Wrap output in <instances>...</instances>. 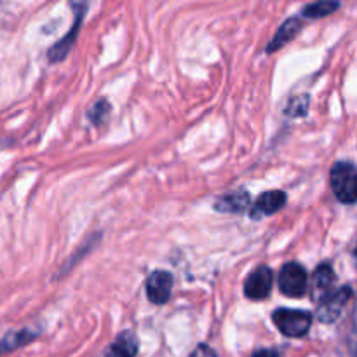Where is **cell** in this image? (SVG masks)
<instances>
[{"label": "cell", "instance_id": "12", "mask_svg": "<svg viewBox=\"0 0 357 357\" xmlns=\"http://www.w3.org/2000/svg\"><path fill=\"white\" fill-rule=\"evenodd\" d=\"M300 20L298 17H291V20L286 21L284 24H282L281 28H279V31L275 33V37L272 38V42L268 44L267 47V52H272V51H278V49H281L282 45L288 44L291 38L296 37V33L300 31Z\"/></svg>", "mask_w": 357, "mask_h": 357}, {"label": "cell", "instance_id": "15", "mask_svg": "<svg viewBox=\"0 0 357 357\" xmlns=\"http://www.w3.org/2000/svg\"><path fill=\"white\" fill-rule=\"evenodd\" d=\"M307 108H309V98L296 96L286 107V115H289V117H300V115L307 114Z\"/></svg>", "mask_w": 357, "mask_h": 357}, {"label": "cell", "instance_id": "16", "mask_svg": "<svg viewBox=\"0 0 357 357\" xmlns=\"http://www.w3.org/2000/svg\"><path fill=\"white\" fill-rule=\"evenodd\" d=\"M108 110H110V105H108L107 101H103V100L98 101V103L89 110V119L94 122V124H101V122H103V119L107 117Z\"/></svg>", "mask_w": 357, "mask_h": 357}, {"label": "cell", "instance_id": "4", "mask_svg": "<svg viewBox=\"0 0 357 357\" xmlns=\"http://www.w3.org/2000/svg\"><path fill=\"white\" fill-rule=\"evenodd\" d=\"M352 300V288L351 286H344V288L337 289L331 293L328 298L319 302V309H317V319L324 324H331L340 317L342 310L345 309L349 302Z\"/></svg>", "mask_w": 357, "mask_h": 357}, {"label": "cell", "instance_id": "17", "mask_svg": "<svg viewBox=\"0 0 357 357\" xmlns=\"http://www.w3.org/2000/svg\"><path fill=\"white\" fill-rule=\"evenodd\" d=\"M188 357H218V356H216V352L213 351L211 347H208V345H199V347L195 349V351Z\"/></svg>", "mask_w": 357, "mask_h": 357}, {"label": "cell", "instance_id": "10", "mask_svg": "<svg viewBox=\"0 0 357 357\" xmlns=\"http://www.w3.org/2000/svg\"><path fill=\"white\" fill-rule=\"evenodd\" d=\"M139 342L132 331H124L115 338L114 344L108 347L105 357H135L138 354Z\"/></svg>", "mask_w": 357, "mask_h": 357}, {"label": "cell", "instance_id": "2", "mask_svg": "<svg viewBox=\"0 0 357 357\" xmlns=\"http://www.w3.org/2000/svg\"><path fill=\"white\" fill-rule=\"evenodd\" d=\"M272 319H274L278 330L289 338L305 337L312 326V316L305 310L279 309L275 310Z\"/></svg>", "mask_w": 357, "mask_h": 357}, {"label": "cell", "instance_id": "3", "mask_svg": "<svg viewBox=\"0 0 357 357\" xmlns=\"http://www.w3.org/2000/svg\"><path fill=\"white\" fill-rule=\"evenodd\" d=\"M279 289H281L282 295L289 296V298H298L307 293L309 288V278H307V271L302 265L295 264H286L284 267L279 272L278 279Z\"/></svg>", "mask_w": 357, "mask_h": 357}, {"label": "cell", "instance_id": "6", "mask_svg": "<svg viewBox=\"0 0 357 357\" xmlns=\"http://www.w3.org/2000/svg\"><path fill=\"white\" fill-rule=\"evenodd\" d=\"M272 284H274V272L272 268L261 265L248 275L244 282V295L250 300H264L271 295Z\"/></svg>", "mask_w": 357, "mask_h": 357}, {"label": "cell", "instance_id": "5", "mask_svg": "<svg viewBox=\"0 0 357 357\" xmlns=\"http://www.w3.org/2000/svg\"><path fill=\"white\" fill-rule=\"evenodd\" d=\"M174 279L169 272L166 271H153L152 274L146 278L145 289L146 298L153 303V305H164L169 302L171 291H173Z\"/></svg>", "mask_w": 357, "mask_h": 357}, {"label": "cell", "instance_id": "8", "mask_svg": "<svg viewBox=\"0 0 357 357\" xmlns=\"http://www.w3.org/2000/svg\"><path fill=\"white\" fill-rule=\"evenodd\" d=\"M335 281H337V275H335L333 267L330 264H323L316 268L312 279V298L317 303L323 302L324 298L331 295L335 291Z\"/></svg>", "mask_w": 357, "mask_h": 357}, {"label": "cell", "instance_id": "9", "mask_svg": "<svg viewBox=\"0 0 357 357\" xmlns=\"http://www.w3.org/2000/svg\"><path fill=\"white\" fill-rule=\"evenodd\" d=\"M84 10H86V6L82 3V6H80V10L77 13L79 16L75 17V23H73L72 30H70L68 33H66V37H63L61 40L54 45V47L49 49V52H47L49 61L58 63V61H61L66 54H68V51L72 49V45H73V40H75V37H77V31H79V28H80V23H82Z\"/></svg>", "mask_w": 357, "mask_h": 357}, {"label": "cell", "instance_id": "14", "mask_svg": "<svg viewBox=\"0 0 357 357\" xmlns=\"http://www.w3.org/2000/svg\"><path fill=\"white\" fill-rule=\"evenodd\" d=\"M338 7H340V3H338V2L310 3V6H307L305 9H303L302 16H305V17H324V16H328V14L335 13Z\"/></svg>", "mask_w": 357, "mask_h": 357}, {"label": "cell", "instance_id": "1", "mask_svg": "<svg viewBox=\"0 0 357 357\" xmlns=\"http://www.w3.org/2000/svg\"><path fill=\"white\" fill-rule=\"evenodd\" d=\"M331 190L335 197L344 204H354L356 202V185L357 173L352 162H337L331 169L330 174Z\"/></svg>", "mask_w": 357, "mask_h": 357}, {"label": "cell", "instance_id": "18", "mask_svg": "<svg viewBox=\"0 0 357 357\" xmlns=\"http://www.w3.org/2000/svg\"><path fill=\"white\" fill-rule=\"evenodd\" d=\"M251 357H279V354L275 351H271V349H264V351L255 352Z\"/></svg>", "mask_w": 357, "mask_h": 357}, {"label": "cell", "instance_id": "7", "mask_svg": "<svg viewBox=\"0 0 357 357\" xmlns=\"http://www.w3.org/2000/svg\"><path fill=\"white\" fill-rule=\"evenodd\" d=\"M286 197L284 192L281 190H271V192H265L261 194L260 197L255 201V204L251 206V218L253 220H260L265 218V216H271L274 213H278L279 209L284 208Z\"/></svg>", "mask_w": 357, "mask_h": 357}, {"label": "cell", "instance_id": "13", "mask_svg": "<svg viewBox=\"0 0 357 357\" xmlns=\"http://www.w3.org/2000/svg\"><path fill=\"white\" fill-rule=\"evenodd\" d=\"M35 338V333H30V331H20V333H10L0 342V354L7 351H14L20 345L28 344V342Z\"/></svg>", "mask_w": 357, "mask_h": 357}, {"label": "cell", "instance_id": "11", "mask_svg": "<svg viewBox=\"0 0 357 357\" xmlns=\"http://www.w3.org/2000/svg\"><path fill=\"white\" fill-rule=\"evenodd\" d=\"M251 204V197L248 192L239 190V192H232V194L223 195L222 199L215 202V209L216 211L222 213H243L246 209H250Z\"/></svg>", "mask_w": 357, "mask_h": 357}]
</instances>
